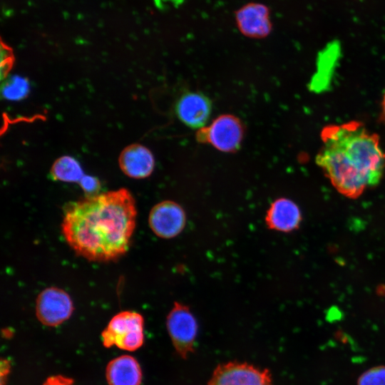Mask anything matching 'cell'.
<instances>
[{
  "instance_id": "6da1fadb",
  "label": "cell",
  "mask_w": 385,
  "mask_h": 385,
  "mask_svg": "<svg viewBox=\"0 0 385 385\" xmlns=\"http://www.w3.org/2000/svg\"><path fill=\"white\" fill-rule=\"evenodd\" d=\"M136 216L134 197L120 188L68 203L61 232L77 255L91 262L115 261L129 248Z\"/></svg>"
},
{
  "instance_id": "7a4b0ae2",
  "label": "cell",
  "mask_w": 385,
  "mask_h": 385,
  "mask_svg": "<svg viewBox=\"0 0 385 385\" xmlns=\"http://www.w3.org/2000/svg\"><path fill=\"white\" fill-rule=\"evenodd\" d=\"M321 139L316 163L340 193L355 197L379 183L385 170V152L378 135L363 123L353 120L328 125Z\"/></svg>"
},
{
  "instance_id": "3957f363",
  "label": "cell",
  "mask_w": 385,
  "mask_h": 385,
  "mask_svg": "<svg viewBox=\"0 0 385 385\" xmlns=\"http://www.w3.org/2000/svg\"><path fill=\"white\" fill-rule=\"evenodd\" d=\"M144 320L135 312L123 311L112 317L101 334L103 344L115 346L126 351H135L144 342Z\"/></svg>"
},
{
  "instance_id": "277c9868",
  "label": "cell",
  "mask_w": 385,
  "mask_h": 385,
  "mask_svg": "<svg viewBox=\"0 0 385 385\" xmlns=\"http://www.w3.org/2000/svg\"><path fill=\"white\" fill-rule=\"evenodd\" d=\"M244 135L241 120L231 114H223L216 118L208 127L199 128L196 134L200 143H210L218 150L225 153L237 151Z\"/></svg>"
},
{
  "instance_id": "5b68a950",
  "label": "cell",
  "mask_w": 385,
  "mask_h": 385,
  "mask_svg": "<svg viewBox=\"0 0 385 385\" xmlns=\"http://www.w3.org/2000/svg\"><path fill=\"white\" fill-rule=\"evenodd\" d=\"M166 327L177 353L186 359L194 351L197 324L188 307L175 303L166 319Z\"/></svg>"
},
{
  "instance_id": "8992f818",
  "label": "cell",
  "mask_w": 385,
  "mask_h": 385,
  "mask_svg": "<svg viewBox=\"0 0 385 385\" xmlns=\"http://www.w3.org/2000/svg\"><path fill=\"white\" fill-rule=\"evenodd\" d=\"M74 310L70 295L63 289L50 287L43 289L36 300V315L48 327H56L70 318Z\"/></svg>"
},
{
  "instance_id": "52a82bcc",
  "label": "cell",
  "mask_w": 385,
  "mask_h": 385,
  "mask_svg": "<svg viewBox=\"0 0 385 385\" xmlns=\"http://www.w3.org/2000/svg\"><path fill=\"white\" fill-rule=\"evenodd\" d=\"M208 385H272V383L268 369L230 361L216 367Z\"/></svg>"
},
{
  "instance_id": "ba28073f",
  "label": "cell",
  "mask_w": 385,
  "mask_h": 385,
  "mask_svg": "<svg viewBox=\"0 0 385 385\" xmlns=\"http://www.w3.org/2000/svg\"><path fill=\"white\" fill-rule=\"evenodd\" d=\"M237 27L244 36L252 38L267 36L272 28L269 8L264 4L250 2L235 13Z\"/></svg>"
},
{
  "instance_id": "9c48e42d",
  "label": "cell",
  "mask_w": 385,
  "mask_h": 385,
  "mask_svg": "<svg viewBox=\"0 0 385 385\" xmlns=\"http://www.w3.org/2000/svg\"><path fill=\"white\" fill-rule=\"evenodd\" d=\"M148 223L157 236L171 238L178 235L184 227L185 212L177 203L163 201L156 204L151 209Z\"/></svg>"
},
{
  "instance_id": "30bf717a",
  "label": "cell",
  "mask_w": 385,
  "mask_h": 385,
  "mask_svg": "<svg viewBox=\"0 0 385 385\" xmlns=\"http://www.w3.org/2000/svg\"><path fill=\"white\" fill-rule=\"evenodd\" d=\"M212 106L210 99L198 92H188L178 99L175 112L178 118L192 128H201L208 120Z\"/></svg>"
},
{
  "instance_id": "8fae6325",
  "label": "cell",
  "mask_w": 385,
  "mask_h": 385,
  "mask_svg": "<svg viewBox=\"0 0 385 385\" xmlns=\"http://www.w3.org/2000/svg\"><path fill=\"white\" fill-rule=\"evenodd\" d=\"M122 172L134 179H143L151 175L155 167L154 156L145 145L133 143L125 147L118 158Z\"/></svg>"
},
{
  "instance_id": "7c38bea8",
  "label": "cell",
  "mask_w": 385,
  "mask_h": 385,
  "mask_svg": "<svg viewBox=\"0 0 385 385\" xmlns=\"http://www.w3.org/2000/svg\"><path fill=\"white\" fill-rule=\"evenodd\" d=\"M301 219V212L297 205L287 198L275 200L266 216V222L270 228L282 232L297 229Z\"/></svg>"
},
{
  "instance_id": "4fadbf2b",
  "label": "cell",
  "mask_w": 385,
  "mask_h": 385,
  "mask_svg": "<svg viewBox=\"0 0 385 385\" xmlns=\"http://www.w3.org/2000/svg\"><path fill=\"white\" fill-rule=\"evenodd\" d=\"M106 376L108 385H140L142 371L134 357L122 355L108 364Z\"/></svg>"
},
{
  "instance_id": "5bb4252c",
  "label": "cell",
  "mask_w": 385,
  "mask_h": 385,
  "mask_svg": "<svg viewBox=\"0 0 385 385\" xmlns=\"http://www.w3.org/2000/svg\"><path fill=\"white\" fill-rule=\"evenodd\" d=\"M50 175L55 180L77 183L85 175L80 163L70 155L57 158L51 168Z\"/></svg>"
},
{
  "instance_id": "9a60e30c",
  "label": "cell",
  "mask_w": 385,
  "mask_h": 385,
  "mask_svg": "<svg viewBox=\"0 0 385 385\" xmlns=\"http://www.w3.org/2000/svg\"><path fill=\"white\" fill-rule=\"evenodd\" d=\"M30 84L26 78L19 75L6 77L1 86V96L8 101H17L27 97Z\"/></svg>"
},
{
  "instance_id": "2e32d148",
  "label": "cell",
  "mask_w": 385,
  "mask_h": 385,
  "mask_svg": "<svg viewBox=\"0 0 385 385\" xmlns=\"http://www.w3.org/2000/svg\"><path fill=\"white\" fill-rule=\"evenodd\" d=\"M359 385H385V367L369 370L359 380Z\"/></svg>"
},
{
  "instance_id": "e0dca14e",
  "label": "cell",
  "mask_w": 385,
  "mask_h": 385,
  "mask_svg": "<svg viewBox=\"0 0 385 385\" xmlns=\"http://www.w3.org/2000/svg\"><path fill=\"white\" fill-rule=\"evenodd\" d=\"M78 184L86 193V196H93L99 194L101 183L94 176L85 175Z\"/></svg>"
},
{
  "instance_id": "ac0fdd59",
  "label": "cell",
  "mask_w": 385,
  "mask_h": 385,
  "mask_svg": "<svg viewBox=\"0 0 385 385\" xmlns=\"http://www.w3.org/2000/svg\"><path fill=\"white\" fill-rule=\"evenodd\" d=\"M1 78L4 76L6 78L9 71L11 70L14 58L12 53V50L4 42L1 43Z\"/></svg>"
},
{
  "instance_id": "d6986e66",
  "label": "cell",
  "mask_w": 385,
  "mask_h": 385,
  "mask_svg": "<svg viewBox=\"0 0 385 385\" xmlns=\"http://www.w3.org/2000/svg\"><path fill=\"white\" fill-rule=\"evenodd\" d=\"M73 380L71 378L56 375L48 377L43 385H73Z\"/></svg>"
},
{
  "instance_id": "ffe728a7",
  "label": "cell",
  "mask_w": 385,
  "mask_h": 385,
  "mask_svg": "<svg viewBox=\"0 0 385 385\" xmlns=\"http://www.w3.org/2000/svg\"><path fill=\"white\" fill-rule=\"evenodd\" d=\"M186 0H153L155 5L162 9L165 5H171L174 7H178L183 4Z\"/></svg>"
},
{
  "instance_id": "44dd1931",
  "label": "cell",
  "mask_w": 385,
  "mask_h": 385,
  "mask_svg": "<svg viewBox=\"0 0 385 385\" xmlns=\"http://www.w3.org/2000/svg\"><path fill=\"white\" fill-rule=\"evenodd\" d=\"M381 117H382V119L385 121V93L383 97L382 104H381Z\"/></svg>"
}]
</instances>
